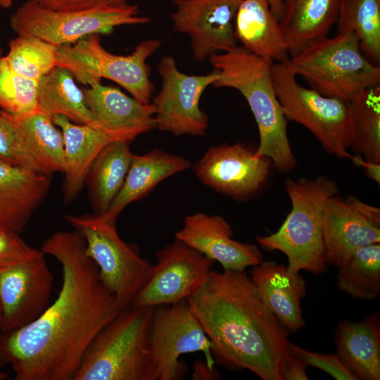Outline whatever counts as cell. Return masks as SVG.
I'll return each mask as SVG.
<instances>
[{
	"label": "cell",
	"mask_w": 380,
	"mask_h": 380,
	"mask_svg": "<svg viewBox=\"0 0 380 380\" xmlns=\"http://www.w3.org/2000/svg\"><path fill=\"white\" fill-rule=\"evenodd\" d=\"M40 250L61 266L60 291L32 322L0 331V359L16 380H73L94 338L122 308L77 231L53 233Z\"/></svg>",
	"instance_id": "obj_1"
},
{
	"label": "cell",
	"mask_w": 380,
	"mask_h": 380,
	"mask_svg": "<svg viewBox=\"0 0 380 380\" xmlns=\"http://www.w3.org/2000/svg\"><path fill=\"white\" fill-rule=\"evenodd\" d=\"M223 365L281 380L279 366L289 330L271 312L245 270H211L186 298Z\"/></svg>",
	"instance_id": "obj_2"
},
{
	"label": "cell",
	"mask_w": 380,
	"mask_h": 380,
	"mask_svg": "<svg viewBox=\"0 0 380 380\" xmlns=\"http://www.w3.org/2000/svg\"><path fill=\"white\" fill-rule=\"evenodd\" d=\"M220 78L213 85L239 91L246 99L256 121L259 146L255 157H267L281 172L296 167L297 160L287 135V120L277 96L272 77L273 61L241 46L210 58Z\"/></svg>",
	"instance_id": "obj_3"
},
{
	"label": "cell",
	"mask_w": 380,
	"mask_h": 380,
	"mask_svg": "<svg viewBox=\"0 0 380 380\" xmlns=\"http://www.w3.org/2000/svg\"><path fill=\"white\" fill-rule=\"evenodd\" d=\"M286 189L291 210L279 229L267 236H258V244L267 251H279L288 259L290 273L305 270L313 274L327 271L323 244V216L327 200L337 195L335 180L326 177L288 179Z\"/></svg>",
	"instance_id": "obj_4"
},
{
	"label": "cell",
	"mask_w": 380,
	"mask_h": 380,
	"mask_svg": "<svg viewBox=\"0 0 380 380\" xmlns=\"http://www.w3.org/2000/svg\"><path fill=\"white\" fill-rule=\"evenodd\" d=\"M154 308L122 309L94 338L73 380H157L150 350Z\"/></svg>",
	"instance_id": "obj_5"
},
{
	"label": "cell",
	"mask_w": 380,
	"mask_h": 380,
	"mask_svg": "<svg viewBox=\"0 0 380 380\" xmlns=\"http://www.w3.org/2000/svg\"><path fill=\"white\" fill-rule=\"evenodd\" d=\"M288 64L321 94L349 103L362 91L380 86V66L362 52L357 35L337 32L309 45Z\"/></svg>",
	"instance_id": "obj_6"
},
{
	"label": "cell",
	"mask_w": 380,
	"mask_h": 380,
	"mask_svg": "<svg viewBox=\"0 0 380 380\" xmlns=\"http://www.w3.org/2000/svg\"><path fill=\"white\" fill-rule=\"evenodd\" d=\"M161 44L158 39H146L130 54L115 55L103 48L100 34H91L73 44L58 46V65L70 70L86 87L106 78L123 87L135 99L148 104L154 85L146 60Z\"/></svg>",
	"instance_id": "obj_7"
},
{
	"label": "cell",
	"mask_w": 380,
	"mask_h": 380,
	"mask_svg": "<svg viewBox=\"0 0 380 380\" xmlns=\"http://www.w3.org/2000/svg\"><path fill=\"white\" fill-rule=\"evenodd\" d=\"M272 77L286 119L305 127L327 152L352 159L347 151L352 138L348 103L302 86L288 61L273 63Z\"/></svg>",
	"instance_id": "obj_8"
},
{
	"label": "cell",
	"mask_w": 380,
	"mask_h": 380,
	"mask_svg": "<svg viewBox=\"0 0 380 380\" xmlns=\"http://www.w3.org/2000/svg\"><path fill=\"white\" fill-rule=\"evenodd\" d=\"M64 217L84 237L87 254L96 264L101 281L121 308L132 305L147 281L151 264L121 239L116 223L95 214Z\"/></svg>",
	"instance_id": "obj_9"
},
{
	"label": "cell",
	"mask_w": 380,
	"mask_h": 380,
	"mask_svg": "<svg viewBox=\"0 0 380 380\" xmlns=\"http://www.w3.org/2000/svg\"><path fill=\"white\" fill-rule=\"evenodd\" d=\"M150 18L139 14V6L126 4L83 11H56L27 0L10 18L17 35L32 37L60 46L91 34L109 32L124 25H143Z\"/></svg>",
	"instance_id": "obj_10"
},
{
	"label": "cell",
	"mask_w": 380,
	"mask_h": 380,
	"mask_svg": "<svg viewBox=\"0 0 380 380\" xmlns=\"http://www.w3.org/2000/svg\"><path fill=\"white\" fill-rule=\"evenodd\" d=\"M213 344L186 299L154 308L150 336L152 364L157 380H179L186 373L182 355L201 351L214 372Z\"/></svg>",
	"instance_id": "obj_11"
},
{
	"label": "cell",
	"mask_w": 380,
	"mask_h": 380,
	"mask_svg": "<svg viewBox=\"0 0 380 380\" xmlns=\"http://www.w3.org/2000/svg\"><path fill=\"white\" fill-rule=\"evenodd\" d=\"M161 77L160 91L153 98L155 127L175 136H202L208 127V116L199 107L204 90L220 78L214 70L205 75H187L177 67L170 56L157 65Z\"/></svg>",
	"instance_id": "obj_12"
},
{
	"label": "cell",
	"mask_w": 380,
	"mask_h": 380,
	"mask_svg": "<svg viewBox=\"0 0 380 380\" xmlns=\"http://www.w3.org/2000/svg\"><path fill=\"white\" fill-rule=\"evenodd\" d=\"M156 258L132 305L156 307L188 298L205 283L215 262L177 239L158 251Z\"/></svg>",
	"instance_id": "obj_13"
},
{
	"label": "cell",
	"mask_w": 380,
	"mask_h": 380,
	"mask_svg": "<svg viewBox=\"0 0 380 380\" xmlns=\"http://www.w3.org/2000/svg\"><path fill=\"white\" fill-rule=\"evenodd\" d=\"M53 276L38 249L28 259L0 272V331L21 328L50 304Z\"/></svg>",
	"instance_id": "obj_14"
},
{
	"label": "cell",
	"mask_w": 380,
	"mask_h": 380,
	"mask_svg": "<svg viewBox=\"0 0 380 380\" xmlns=\"http://www.w3.org/2000/svg\"><path fill=\"white\" fill-rule=\"evenodd\" d=\"M241 0H172L174 29L191 41L193 58L203 61L237 46L234 21Z\"/></svg>",
	"instance_id": "obj_15"
},
{
	"label": "cell",
	"mask_w": 380,
	"mask_h": 380,
	"mask_svg": "<svg viewBox=\"0 0 380 380\" xmlns=\"http://www.w3.org/2000/svg\"><path fill=\"white\" fill-rule=\"evenodd\" d=\"M241 144L209 148L195 163L197 177L215 191L241 200L255 194L266 182L272 165L267 157Z\"/></svg>",
	"instance_id": "obj_16"
},
{
	"label": "cell",
	"mask_w": 380,
	"mask_h": 380,
	"mask_svg": "<svg viewBox=\"0 0 380 380\" xmlns=\"http://www.w3.org/2000/svg\"><path fill=\"white\" fill-rule=\"evenodd\" d=\"M322 233L325 260L338 267L357 248L380 243V210L354 196H331L324 207Z\"/></svg>",
	"instance_id": "obj_17"
},
{
	"label": "cell",
	"mask_w": 380,
	"mask_h": 380,
	"mask_svg": "<svg viewBox=\"0 0 380 380\" xmlns=\"http://www.w3.org/2000/svg\"><path fill=\"white\" fill-rule=\"evenodd\" d=\"M232 236L231 225L222 217L199 212L185 217L175 239L218 261L224 270L243 271L263 260L256 246L234 240Z\"/></svg>",
	"instance_id": "obj_18"
},
{
	"label": "cell",
	"mask_w": 380,
	"mask_h": 380,
	"mask_svg": "<svg viewBox=\"0 0 380 380\" xmlns=\"http://www.w3.org/2000/svg\"><path fill=\"white\" fill-rule=\"evenodd\" d=\"M52 119L64 138L65 170L63 196L65 203H71L79 195L93 161L107 144L116 140L132 141L146 133L141 129L109 130L78 125L63 115H56Z\"/></svg>",
	"instance_id": "obj_19"
},
{
	"label": "cell",
	"mask_w": 380,
	"mask_h": 380,
	"mask_svg": "<svg viewBox=\"0 0 380 380\" xmlns=\"http://www.w3.org/2000/svg\"><path fill=\"white\" fill-rule=\"evenodd\" d=\"M0 115L13 134L25 168L49 176L64 173V138L51 117L40 110L23 116L0 110Z\"/></svg>",
	"instance_id": "obj_20"
},
{
	"label": "cell",
	"mask_w": 380,
	"mask_h": 380,
	"mask_svg": "<svg viewBox=\"0 0 380 380\" xmlns=\"http://www.w3.org/2000/svg\"><path fill=\"white\" fill-rule=\"evenodd\" d=\"M50 186L49 175L0 162V229L23 233Z\"/></svg>",
	"instance_id": "obj_21"
},
{
	"label": "cell",
	"mask_w": 380,
	"mask_h": 380,
	"mask_svg": "<svg viewBox=\"0 0 380 380\" xmlns=\"http://www.w3.org/2000/svg\"><path fill=\"white\" fill-rule=\"evenodd\" d=\"M251 279L262 299L281 323L296 332L305 326L300 300L306 293L305 281L298 273L274 261H262L251 271Z\"/></svg>",
	"instance_id": "obj_22"
},
{
	"label": "cell",
	"mask_w": 380,
	"mask_h": 380,
	"mask_svg": "<svg viewBox=\"0 0 380 380\" xmlns=\"http://www.w3.org/2000/svg\"><path fill=\"white\" fill-rule=\"evenodd\" d=\"M340 0H281L279 19L293 57L327 37L336 24Z\"/></svg>",
	"instance_id": "obj_23"
},
{
	"label": "cell",
	"mask_w": 380,
	"mask_h": 380,
	"mask_svg": "<svg viewBox=\"0 0 380 380\" xmlns=\"http://www.w3.org/2000/svg\"><path fill=\"white\" fill-rule=\"evenodd\" d=\"M190 165L185 158L158 149L140 156L133 154L122 188L108 210L100 216L109 222L116 223L126 206L148 194L165 179Z\"/></svg>",
	"instance_id": "obj_24"
},
{
	"label": "cell",
	"mask_w": 380,
	"mask_h": 380,
	"mask_svg": "<svg viewBox=\"0 0 380 380\" xmlns=\"http://www.w3.org/2000/svg\"><path fill=\"white\" fill-rule=\"evenodd\" d=\"M334 342L337 354L357 379H380L379 311L367 315L362 321L339 322Z\"/></svg>",
	"instance_id": "obj_25"
},
{
	"label": "cell",
	"mask_w": 380,
	"mask_h": 380,
	"mask_svg": "<svg viewBox=\"0 0 380 380\" xmlns=\"http://www.w3.org/2000/svg\"><path fill=\"white\" fill-rule=\"evenodd\" d=\"M234 31L237 41L249 52L274 63L290 59L279 20L267 0H241L235 17Z\"/></svg>",
	"instance_id": "obj_26"
},
{
	"label": "cell",
	"mask_w": 380,
	"mask_h": 380,
	"mask_svg": "<svg viewBox=\"0 0 380 380\" xmlns=\"http://www.w3.org/2000/svg\"><path fill=\"white\" fill-rule=\"evenodd\" d=\"M87 104L96 121L109 130L155 127V108L122 93L119 89L94 82L82 88Z\"/></svg>",
	"instance_id": "obj_27"
},
{
	"label": "cell",
	"mask_w": 380,
	"mask_h": 380,
	"mask_svg": "<svg viewBox=\"0 0 380 380\" xmlns=\"http://www.w3.org/2000/svg\"><path fill=\"white\" fill-rule=\"evenodd\" d=\"M130 140H116L97 155L87 173L85 183L94 214L101 215L119 193L128 172L133 153Z\"/></svg>",
	"instance_id": "obj_28"
},
{
	"label": "cell",
	"mask_w": 380,
	"mask_h": 380,
	"mask_svg": "<svg viewBox=\"0 0 380 380\" xmlns=\"http://www.w3.org/2000/svg\"><path fill=\"white\" fill-rule=\"evenodd\" d=\"M74 77L70 70L59 65L43 77L39 84V110L51 118L63 115L75 124L105 129L94 119Z\"/></svg>",
	"instance_id": "obj_29"
},
{
	"label": "cell",
	"mask_w": 380,
	"mask_h": 380,
	"mask_svg": "<svg viewBox=\"0 0 380 380\" xmlns=\"http://www.w3.org/2000/svg\"><path fill=\"white\" fill-rule=\"evenodd\" d=\"M349 148L367 161L380 163V86L366 89L349 103Z\"/></svg>",
	"instance_id": "obj_30"
},
{
	"label": "cell",
	"mask_w": 380,
	"mask_h": 380,
	"mask_svg": "<svg viewBox=\"0 0 380 380\" xmlns=\"http://www.w3.org/2000/svg\"><path fill=\"white\" fill-rule=\"evenodd\" d=\"M337 287L352 297L372 300L380 294V243L357 248L338 267Z\"/></svg>",
	"instance_id": "obj_31"
},
{
	"label": "cell",
	"mask_w": 380,
	"mask_h": 380,
	"mask_svg": "<svg viewBox=\"0 0 380 380\" xmlns=\"http://www.w3.org/2000/svg\"><path fill=\"white\" fill-rule=\"evenodd\" d=\"M337 32H354L373 63L380 61V0H340Z\"/></svg>",
	"instance_id": "obj_32"
},
{
	"label": "cell",
	"mask_w": 380,
	"mask_h": 380,
	"mask_svg": "<svg viewBox=\"0 0 380 380\" xmlns=\"http://www.w3.org/2000/svg\"><path fill=\"white\" fill-rule=\"evenodd\" d=\"M8 47L4 58L9 67L23 77L40 80L58 65V46L39 39L18 35Z\"/></svg>",
	"instance_id": "obj_33"
},
{
	"label": "cell",
	"mask_w": 380,
	"mask_h": 380,
	"mask_svg": "<svg viewBox=\"0 0 380 380\" xmlns=\"http://www.w3.org/2000/svg\"><path fill=\"white\" fill-rule=\"evenodd\" d=\"M40 80L15 72L4 56L0 61V108L14 116H23L39 110L38 93Z\"/></svg>",
	"instance_id": "obj_34"
},
{
	"label": "cell",
	"mask_w": 380,
	"mask_h": 380,
	"mask_svg": "<svg viewBox=\"0 0 380 380\" xmlns=\"http://www.w3.org/2000/svg\"><path fill=\"white\" fill-rule=\"evenodd\" d=\"M286 350L306 366L318 368L337 380H357L338 355L308 351L288 341Z\"/></svg>",
	"instance_id": "obj_35"
},
{
	"label": "cell",
	"mask_w": 380,
	"mask_h": 380,
	"mask_svg": "<svg viewBox=\"0 0 380 380\" xmlns=\"http://www.w3.org/2000/svg\"><path fill=\"white\" fill-rule=\"evenodd\" d=\"M37 250L28 245L20 234L0 229V272L28 259Z\"/></svg>",
	"instance_id": "obj_36"
},
{
	"label": "cell",
	"mask_w": 380,
	"mask_h": 380,
	"mask_svg": "<svg viewBox=\"0 0 380 380\" xmlns=\"http://www.w3.org/2000/svg\"><path fill=\"white\" fill-rule=\"evenodd\" d=\"M41 6L56 11H83L98 8L118 6L129 0H34Z\"/></svg>",
	"instance_id": "obj_37"
},
{
	"label": "cell",
	"mask_w": 380,
	"mask_h": 380,
	"mask_svg": "<svg viewBox=\"0 0 380 380\" xmlns=\"http://www.w3.org/2000/svg\"><path fill=\"white\" fill-rule=\"evenodd\" d=\"M0 162L25 167L13 134L0 115Z\"/></svg>",
	"instance_id": "obj_38"
},
{
	"label": "cell",
	"mask_w": 380,
	"mask_h": 380,
	"mask_svg": "<svg viewBox=\"0 0 380 380\" xmlns=\"http://www.w3.org/2000/svg\"><path fill=\"white\" fill-rule=\"evenodd\" d=\"M306 366L297 357L290 353L286 348L279 366L281 380H308Z\"/></svg>",
	"instance_id": "obj_39"
},
{
	"label": "cell",
	"mask_w": 380,
	"mask_h": 380,
	"mask_svg": "<svg viewBox=\"0 0 380 380\" xmlns=\"http://www.w3.org/2000/svg\"><path fill=\"white\" fill-rule=\"evenodd\" d=\"M357 166L363 167L366 175L376 182L380 184V163L367 161L361 156H353L351 159Z\"/></svg>",
	"instance_id": "obj_40"
},
{
	"label": "cell",
	"mask_w": 380,
	"mask_h": 380,
	"mask_svg": "<svg viewBox=\"0 0 380 380\" xmlns=\"http://www.w3.org/2000/svg\"><path fill=\"white\" fill-rule=\"evenodd\" d=\"M270 9L277 19L279 20L281 8V0H267Z\"/></svg>",
	"instance_id": "obj_41"
},
{
	"label": "cell",
	"mask_w": 380,
	"mask_h": 380,
	"mask_svg": "<svg viewBox=\"0 0 380 380\" xmlns=\"http://www.w3.org/2000/svg\"><path fill=\"white\" fill-rule=\"evenodd\" d=\"M14 1L15 0H0V7L3 8H8L11 6Z\"/></svg>",
	"instance_id": "obj_42"
},
{
	"label": "cell",
	"mask_w": 380,
	"mask_h": 380,
	"mask_svg": "<svg viewBox=\"0 0 380 380\" xmlns=\"http://www.w3.org/2000/svg\"><path fill=\"white\" fill-rule=\"evenodd\" d=\"M9 376L8 375V373L4 372V371H1L0 370V380H4V379H8Z\"/></svg>",
	"instance_id": "obj_43"
},
{
	"label": "cell",
	"mask_w": 380,
	"mask_h": 380,
	"mask_svg": "<svg viewBox=\"0 0 380 380\" xmlns=\"http://www.w3.org/2000/svg\"><path fill=\"white\" fill-rule=\"evenodd\" d=\"M6 366L5 363L0 359V368Z\"/></svg>",
	"instance_id": "obj_44"
},
{
	"label": "cell",
	"mask_w": 380,
	"mask_h": 380,
	"mask_svg": "<svg viewBox=\"0 0 380 380\" xmlns=\"http://www.w3.org/2000/svg\"><path fill=\"white\" fill-rule=\"evenodd\" d=\"M1 58H2V48H1V46L0 44V61H1Z\"/></svg>",
	"instance_id": "obj_45"
},
{
	"label": "cell",
	"mask_w": 380,
	"mask_h": 380,
	"mask_svg": "<svg viewBox=\"0 0 380 380\" xmlns=\"http://www.w3.org/2000/svg\"><path fill=\"white\" fill-rule=\"evenodd\" d=\"M0 322H1V308H0Z\"/></svg>",
	"instance_id": "obj_46"
}]
</instances>
